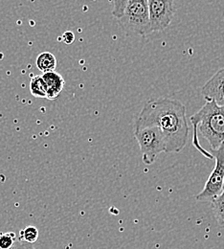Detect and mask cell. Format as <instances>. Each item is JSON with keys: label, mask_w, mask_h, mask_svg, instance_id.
Masks as SVG:
<instances>
[{"label": "cell", "mask_w": 224, "mask_h": 249, "mask_svg": "<svg viewBox=\"0 0 224 249\" xmlns=\"http://www.w3.org/2000/svg\"><path fill=\"white\" fill-rule=\"evenodd\" d=\"M155 125L166 141V154L181 152L189 139L190 128L185 106L173 99L149 101L140 111L134 126Z\"/></svg>", "instance_id": "6da1fadb"}, {"label": "cell", "mask_w": 224, "mask_h": 249, "mask_svg": "<svg viewBox=\"0 0 224 249\" xmlns=\"http://www.w3.org/2000/svg\"><path fill=\"white\" fill-rule=\"evenodd\" d=\"M190 121L193 127V146L205 157L213 159V155L201 148L198 132L207 140L213 151L220 148L224 142V107L218 105L215 101H207L196 113L190 117Z\"/></svg>", "instance_id": "7a4b0ae2"}, {"label": "cell", "mask_w": 224, "mask_h": 249, "mask_svg": "<svg viewBox=\"0 0 224 249\" xmlns=\"http://www.w3.org/2000/svg\"><path fill=\"white\" fill-rule=\"evenodd\" d=\"M119 19L122 29L130 36H145L152 32L148 0H128Z\"/></svg>", "instance_id": "3957f363"}, {"label": "cell", "mask_w": 224, "mask_h": 249, "mask_svg": "<svg viewBox=\"0 0 224 249\" xmlns=\"http://www.w3.org/2000/svg\"><path fill=\"white\" fill-rule=\"evenodd\" d=\"M134 136L138 142L143 162L146 165L154 164L157 156L166 153L165 137L157 126H134Z\"/></svg>", "instance_id": "277c9868"}, {"label": "cell", "mask_w": 224, "mask_h": 249, "mask_svg": "<svg viewBox=\"0 0 224 249\" xmlns=\"http://www.w3.org/2000/svg\"><path fill=\"white\" fill-rule=\"evenodd\" d=\"M214 152L215 167L208 177L203 190L195 196L197 201L211 202L218 196L224 187V142Z\"/></svg>", "instance_id": "5b68a950"}, {"label": "cell", "mask_w": 224, "mask_h": 249, "mask_svg": "<svg viewBox=\"0 0 224 249\" xmlns=\"http://www.w3.org/2000/svg\"><path fill=\"white\" fill-rule=\"evenodd\" d=\"M152 32L164 31L174 17L173 0H148Z\"/></svg>", "instance_id": "8992f818"}, {"label": "cell", "mask_w": 224, "mask_h": 249, "mask_svg": "<svg viewBox=\"0 0 224 249\" xmlns=\"http://www.w3.org/2000/svg\"><path fill=\"white\" fill-rule=\"evenodd\" d=\"M201 94L207 101H215L224 107V67L220 69L201 88Z\"/></svg>", "instance_id": "52a82bcc"}, {"label": "cell", "mask_w": 224, "mask_h": 249, "mask_svg": "<svg viewBox=\"0 0 224 249\" xmlns=\"http://www.w3.org/2000/svg\"><path fill=\"white\" fill-rule=\"evenodd\" d=\"M41 76L46 85V99L47 100L57 99L64 89V85H65L64 77L56 71L46 72V73H43V75Z\"/></svg>", "instance_id": "ba28073f"}, {"label": "cell", "mask_w": 224, "mask_h": 249, "mask_svg": "<svg viewBox=\"0 0 224 249\" xmlns=\"http://www.w3.org/2000/svg\"><path fill=\"white\" fill-rule=\"evenodd\" d=\"M35 65L42 73L55 71L57 67V59L50 52H42L36 57Z\"/></svg>", "instance_id": "9c48e42d"}, {"label": "cell", "mask_w": 224, "mask_h": 249, "mask_svg": "<svg viewBox=\"0 0 224 249\" xmlns=\"http://www.w3.org/2000/svg\"><path fill=\"white\" fill-rule=\"evenodd\" d=\"M211 204L215 218L221 226L224 227V187L223 192L211 200Z\"/></svg>", "instance_id": "30bf717a"}, {"label": "cell", "mask_w": 224, "mask_h": 249, "mask_svg": "<svg viewBox=\"0 0 224 249\" xmlns=\"http://www.w3.org/2000/svg\"><path fill=\"white\" fill-rule=\"evenodd\" d=\"M30 92L35 98L46 99V85L41 75L32 77L30 81Z\"/></svg>", "instance_id": "8fae6325"}, {"label": "cell", "mask_w": 224, "mask_h": 249, "mask_svg": "<svg viewBox=\"0 0 224 249\" xmlns=\"http://www.w3.org/2000/svg\"><path fill=\"white\" fill-rule=\"evenodd\" d=\"M38 236H39V232L36 227L27 226L19 231L18 239L28 244H34L37 241Z\"/></svg>", "instance_id": "7c38bea8"}, {"label": "cell", "mask_w": 224, "mask_h": 249, "mask_svg": "<svg viewBox=\"0 0 224 249\" xmlns=\"http://www.w3.org/2000/svg\"><path fill=\"white\" fill-rule=\"evenodd\" d=\"M18 237L15 232L0 233V249H12L17 242Z\"/></svg>", "instance_id": "4fadbf2b"}, {"label": "cell", "mask_w": 224, "mask_h": 249, "mask_svg": "<svg viewBox=\"0 0 224 249\" xmlns=\"http://www.w3.org/2000/svg\"><path fill=\"white\" fill-rule=\"evenodd\" d=\"M127 2L128 0H113V10H112L113 17L117 18L122 17Z\"/></svg>", "instance_id": "5bb4252c"}, {"label": "cell", "mask_w": 224, "mask_h": 249, "mask_svg": "<svg viewBox=\"0 0 224 249\" xmlns=\"http://www.w3.org/2000/svg\"><path fill=\"white\" fill-rule=\"evenodd\" d=\"M62 40L64 41V43L66 44H71L74 42L75 40V35L74 33L71 31L64 32V35H63V37H62Z\"/></svg>", "instance_id": "9a60e30c"}, {"label": "cell", "mask_w": 224, "mask_h": 249, "mask_svg": "<svg viewBox=\"0 0 224 249\" xmlns=\"http://www.w3.org/2000/svg\"><path fill=\"white\" fill-rule=\"evenodd\" d=\"M33 244H26V247H25V249H35L32 246Z\"/></svg>", "instance_id": "2e32d148"}]
</instances>
